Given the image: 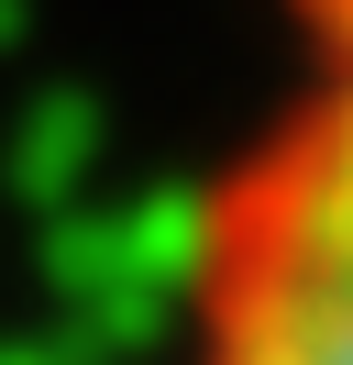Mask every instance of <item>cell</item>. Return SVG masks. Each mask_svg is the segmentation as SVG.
I'll return each instance as SVG.
<instances>
[{"instance_id": "1", "label": "cell", "mask_w": 353, "mask_h": 365, "mask_svg": "<svg viewBox=\"0 0 353 365\" xmlns=\"http://www.w3.org/2000/svg\"><path fill=\"white\" fill-rule=\"evenodd\" d=\"M309 23V78L210 200L199 365H353V0Z\"/></svg>"}]
</instances>
